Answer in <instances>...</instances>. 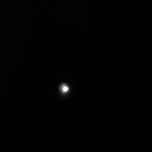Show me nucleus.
<instances>
[{
    "label": "nucleus",
    "mask_w": 152,
    "mask_h": 152,
    "mask_svg": "<svg viewBox=\"0 0 152 152\" xmlns=\"http://www.w3.org/2000/svg\"><path fill=\"white\" fill-rule=\"evenodd\" d=\"M62 89H63V90H64V92H66V91L68 90V87L66 86H64V85L62 87Z\"/></svg>",
    "instance_id": "1"
}]
</instances>
